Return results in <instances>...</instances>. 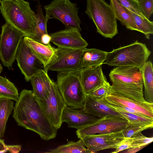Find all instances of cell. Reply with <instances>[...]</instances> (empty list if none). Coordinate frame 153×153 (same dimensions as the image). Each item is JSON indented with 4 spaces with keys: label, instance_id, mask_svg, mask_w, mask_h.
Returning <instances> with one entry per match:
<instances>
[{
    "label": "cell",
    "instance_id": "16",
    "mask_svg": "<svg viewBox=\"0 0 153 153\" xmlns=\"http://www.w3.org/2000/svg\"><path fill=\"white\" fill-rule=\"evenodd\" d=\"M80 78L86 95L107 81L102 71V65L82 69L80 72Z\"/></svg>",
    "mask_w": 153,
    "mask_h": 153
},
{
    "label": "cell",
    "instance_id": "12",
    "mask_svg": "<svg viewBox=\"0 0 153 153\" xmlns=\"http://www.w3.org/2000/svg\"><path fill=\"white\" fill-rule=\"evenodd\" d=\"M124 138L121 131L85 136L80 139L91 153H93L106 149H116Z\"/></svg>",
    "mask_w": 153,
    "mask_h": 153
},
{
    "label": "cell",
    "instance_id": "36",
    "mask_svg": "<svg viewBox=\"0 0 153 153\" xmlns=\"http://www.w3.org/2000/svg\"><path fill=\"white\" fill-rule=\"evenodd\" d=\"M133 140L132 137H125L118 146L115 149V150L111 152L117 153L132 147Z\"/></svg>",
    "mask_w": 153,
    "mask_h": 153
},
{
    "label": "cell",
    "instance_id": "26",
    "mask_svg": "<svg viewBox=\"0 0 153 153\" xmlns=\"http://www.w3.org/2000/svg\"><path fill=\"white\" fill-rule=\"evenodd\" d=\"M48 153H91L85 146L82 141L80 139L75 142L69 141L66 144L57 147L49 150L45 152Z\"/></svg>",
    "mask_w": 153,
    "mask_h": 153
},
{
    "label": "cell",
    "instance_id": "3",
    "mask_svg": "<svg viewBox=\"0 0 153 153\" xmlns=\"http://www.w3.org/2000/svg\"><path fill=\"white\" fill-rule=\"evenodd\" d=\"M151 52L146 45L137 41L107 52L104 64L110 66H133L141 70Z\"/></svg>",
    "mask_w": 153,
    "mask_h": 153
},
{
    "label": "cell",
    "instance_id": "20",
    "mask_svg": "<svg viewBox=\"0 0 153 153\" xmlns=\"http://www.w3.org/2000/svg\"><path fill=\"white\" fill-rule=\"evenodd\" d=\"M47 72L42 70L33 76L30 80L33 91L38 100L45 99L50 91L52 79Z\"/></svg>",
    "mask_w": 153,
    "mask_h": 153
},
{
    "label": "cell",
    "instance_id": "32",
    "mask_svg": "<svg viewBox=\"0 0 153 153\" xmlns=\"http://www.w3.org/2000/svg\"><path fill=\"white\" fill-rule=\"evenodd\" d=\"M125 8L143 18H146L142 12L138 2L134 0H116Z\"/></svg>",
    "mask_w": 153,
    "mask_h": 153
},
{
    "label": "cell",
    "instance_id": "24",
    "mask_svg": "<svg viewBox=\"0 0 153 153\" xmlns=\"http://www.w3.org/2000/svg\"><path fill=\"white\" fill-rule=\"evenodd\" d=\"M111 7L116 19L119 21L127 29L137 30L135 24L126 8L120 4L116 0H109Z\"/></svg>",
    "mask_w": 153,
    "mask_h": 153
},
{
    "label": "cell",
    "instance_id": "31",
    "mask_svg": "<svg viewBox=\"0 0 153 153\" xmlns=\"http://www.w3.org/2000/svg\"><path fill=\"white\" fill-rule=\"evenodd\" d=\"M128 123H153V119L150 117L130 113L119 109H114Z\"/></svg>",
    "mask_w": 153,
    "mask_h": 153
},
{
    "label": "cell",
    "instance_id": "23",
    "mask_svg": "<svg viewBox=\"0 0 153 153\" xmlns=\"http://www.w3.org/2000/svg\"><path fill=\"white\" fill-rule=\"evenodd\" d=\"M140 71L144 88V98L146 101L153 103V69L152 62L147 61Z\"/></svg>",
    "mask_w": 153,
    "mask_h": 153
},
{
    "label": "cell",
    "instance_id": "10",
    "mask_svg": "<svg viewBox=\"0 0 153 153\" xmlns=\"http://www.w3.org/2000/svg\"><path fill=\"white\" fill-rule=\"evenodd\" d=\"M128 123V121L123 117L107 116L91 125L77 130L76 133L80 139L85 136L121 131Z\"/></svg>",
    "mask_w": 153,
    "mask_h": 153
},
{
    "label": "cell",
    "instance_id": "35",
    "mask_svg": "<svg viewBox=\"0 0 153 153\" xmlns=\"http://www.w3.org/2000/svg\"><path fill=\"white\" fill-rule=\"evenodd\" d=\"M138 3L144 16L149 20L153 13V0H140Z\"/></svg>",
    "mask_w": 153,
    "mask_h": 153
},
{
    "label": "cell",
    "instance_id": "18",
    "mask_svg": "<svg viewBox=\"0 0 153 153\" xmlns=\"http://www.w3.org/2000/svg\"><path fill=\"white\" fill-rule=\"evenodd\" d=\"M83 109L86 113L100 118L107 116L123 117L118 112L102 102L100 98L89 94L86 95Z\"/></svg>",
    "mask_w": 153,
    "mask_h": 153
},
{
    "label": "cell",
    "instance_id": "34",
    "mask_svg": "<svg viewBox=\"0 0 153 153\" xmlns=\"http://www.w3.org/2000/svg\"><path fill=\"white\" fill-rule=\"evenodd\" d=\"M111 85L107 81L88 94L98 98L105 97L109 93Z\"/></svg>",
    "mask_w": 153,
    "mask_h": 153
},
{
    "label": "cell",
    "instance_id": "17",
    "mask_svg": "<svg viewBox=\"0 0 153 153\" xmlns=\"http://www.w3.org/2000/svg\"><path fill=\"white\" fill-rule=\"evenodd\" d=\"M104 98L111 103L127 107L153 119V103L139 102L110 93Z\"/></svg>",
    "mask_w": 153,
    "mask_h": 153
},
{
    "label": "cell",
    "instance_id": "7",
    "mask_svg": "<svg viewBox=\"0 0 153 153\" xmlns=\"http://www.w3.org/2000/svg\"><path fill=\"white\" fill-rule=\"evenodd\" d=\"M24 36L20 31L6 23L1 27L0 36V59L9 69L12 67L19 45Z\"/></svg>",
    "mask_w": 153,
    "mask_h": 153
},
{
    "label": "cell",
    "instance_id": "43",
    "mask_svg": "<svg viewBox=\"0 0 153 153\" xmlns=\"http://www.w3.org/2000/svg\"><path fill=\"white\" fill-rule=\"evenodd\" d=\"M1 0H0V3H1Z\"/></svg>",
    "mask_w": 153,
    "mask_h": 153
},
{
    "label": "cell",
    "instance_id": "39",
    "mask_svg": "<svg viewBox=\"0 0 153 153\" xmlns=\"http://www.w3.org/2000/svg\"><path fill=\"white\" fill-rule=\"evenodd\" d=\"M146 146H140L132 147L126 149L127 150L124 152L127 153H135L143 149Z\"/></svg>",
    "mask_w": 153,
    "mask_h": 153
},
{
    "label": "cell",
    "instance_id": "13",
    "mask_svg": "<svg viewBox=\"0 0 153 153\" xmlns=\"http://www.w3.org/2000/svg\"><path fill=\"white\" fill-rule=\"evenodd\" d=\"M51 42L58 47L82 50L88 45L77 29L71 28L61 30L50 34Z\"/></svg>",
    "mask_w": 153,
    "mask_h": 153
},
{
    "label": "cell",
    "instance_id": "5",
    "mask_svg": "<svg viewBox=\"0 0 153 153\" xmlns=\"http://www.w3.org/2000/svg\"><path fill=\"white\" fill-rule=\"evenodd\" d=\"M56 84L67 105L76 109L83 108L86 94L80 78V72L58 73Z\"/></svg>",
    "mask_w": 153,
    "mask_h": 153
},
{
    "label": "cell",
    "instance_id": "41",
    "mask_svg": "<svg viewBox=\"0 0 153 153\" xmlns=\"http://www.w3.org/2000/svg\"><path fill=\"white\" fill-rule=\"evenodd\" d=\"M3 71L2 67L1 65L0 64V74Z\"/></svg>",
    "mask_w": 153,
    "mask_h": 153
},
{
    "label": "cell",
    "instance_id": "33",
    "mask_svg": "<svg viewBox=\"0 0 153 153\" xmlns=\"http://www.w3.org/2000/svg\"><path fill=\"white\" fill-rule=\"evenodd\" d=\"M132 137L133 138L132 147L147 146L151 143L153 140V137H146L141 132L134 135Z\"/></svg>",
    "mask_w": 153,
    "mask_h": 153
},
{
    "label": "cell",
    "instance_id": "27",
    "mask_svg": "<svg viewBox=\"0 0 153 153\" xmlns=\"http://www.w3.org/2000/svg\"><path fill=\"white\" fill-rule=\"evenodd\" d=\"M126 9L134 22L137 31L143 33L147 39H149L150 35L153 33V22L146 18H142L127 9Z\"/></svg>",
    "mask_w": 153,
    "mask_h": 153
},
{
    "label": "cell",
    "instance_id": "9",
    "mask_svg": "<svg viewBox=\"0 0 153 153\" xmlns=\"http://www.w3.org/2000/svg\"><path fill=\"white\" fill-rule=\"evenodd\" d=\"M38 100L46 117L56 128L59 129L62 123L63 111L67 105L56 83L51 80V90L47 97L44 100Z\"/></svg>",
    "mask_w": 153,
    "mask_h": 153
},
{
    "label": "cell",
    "instance_id": "37",
    "mask_svg": "<svg viewBox=\"0 0 153 153\" xmlns=\"http://www.w3.org/2000/svg\"><path fill=\"white\" fill-rule=\"evenodd\" d=\"M7 151L12 153H18L21 149V146L20 145H7Z\"/></svg>",
    "mask_w": 153,
    "mask_h": 153
},
{
    "label": "cell",
    "instance_id": "8",
    "mask_svg": "<svg viewBox=\"0 0 153 153\" xmlns=\"http://www.w3.org/2000/svg\"><path fill=\"white\" fill-rule=\"evenodd\" d=\"M82 50L58 47L56 54L45 70L58 73L79 72L82 70L81 66Z\"/></svg>",
    "mask_w": 153,
    "mask_h": 153
},
{
    "label": "cell",
    "instance_id": "38",
    "mask_svg": "<svg viewBox=\"0 0 153 153\" xmlns=\"http://www.w3.org/2000/svg\"><path fill=\"white\" fill-rule=\"evenodd\" d=\"M51 37L48 33L42 35L41 38V42L44 45H47L50 43Z\"/></svg>",
    "mask_w": 153,
    "mask_h": 153
},
{
    "label": "cell",
    "instance_id": "42",
    "mask_svg": "<svg viewBox=\"0 0 153 153\" xmlns=\"http://www.w3.org/2000/svg\"><path fill=\"white\" fill-rule=\"evenodd\" d=\"M138 2L140 0H134Z\"/></svg>",
    "mask_w": 153,
    "mask_h": 153
},
{
    "label": "cell",
    "instance_id": "21",
    "mask_svg": "<svg viewBox=\"0 0 153 153\" xmlns=\"http://www.w3.org/2000/svg\"><path fill=\"white\" fill-rule=\"evenodd\" d=\"M107 52L96 48L82 50L81 66L82 69L102 65L105 61Z\"/></svg>",
    "mask_w": 153,
    "mask_h": 153
},
{
    "label": "cell",
    "instance_id": "25",
    "mask_svg": "<svg viewBox=\"0 0 153 153\" xmlns=\"http://www.w3.org/2000/svg\"><path fill=\"white\" fill-rule=\"evenodd\" d=\"M14 107L13 100L0 97V138L4 136L7 122Z\"/></svg>",
    "mask_w": 153,
    "mask_h": 153
},
{
    "label": "cell",
    "instance_id": "19",
    "mask_svg": "<svg viewBox=\"0 0 153 153\" xmlns=\"http://www.w3.org/2000/svg\"><path fill=\"white\" fill-rule=\"evenodd\" d=\"M23 40L33 53L44 65L45 68L55 56L56 48L50 43L44 45L29 37L25 36Z\"/></svg>",
    "mask_w": 153,
    "mask_h": 153
},
{
    "label": "cell",
    "instance_id": "40",
    "mask_svg": "<svg viewBox=\"0 0 153 153\" xmlns=\"http://www.w3.org/2000/svg\"><path fill=\"white\" fill-rule=\"evenodd\" d=\"M7 151V150L6 145L4 140L0 138V153H4Z\"/></svg>",
    "mask_w": 153,
    "mask_h": 153
},
{
    "label": "cell",
    "instance_id": "4",
    "mask_svg": "<svg viewBox=\"0 0 153 153\" xmlns=\"http://www.w3.org/2000/svg\"><path fill=\"white\" fill-rule=\"evenodd\" d=\"M85 11L95 24L97 32L105 38H112L118 33L117 19L112 9L105 0H86Z\"/></svg>",
    "mask_w": 153,
    "mask_h": 153
},
{
    "label": "cell",
    "instance_id": "29",
    "mask_svg": "<svg viewBox=\"0 0 153 153\" xmlns=\"http://www.w3.org/2000/svg\"><path fill=\"white\" fill-rule=\"evenodd\" d=\"M19 96L18 90L14 85L7 78L0 76V97L16 101Z\"/></svg>",
    "mask_w": 153,
    "mask_h": 153
},
{
    "label": "cell",
    "instance_id": "22",
    "mask_svg": "<svg viewBox=\"0 0 153 153\" xmlns=\"http://www.w3.org/2000/svg\"><path fill=\"white\" fill-rule=\"evenodd\" d=\"M109 93L139 102H146L144 97L143 87L112 84Z\"/></svg>",
    "mask_w": 153,
    "mask_h": 153
},
{
    "label": "cell",
    "instance_id": "14",
    "mask_svg": "<svg viewBox=\"0 0 153 153\" xmlns=\"http://www.w3.org/2000/svg\"><path fill=\"white\" fill-rule=\"evenodd\" d=\"M109 76L112 84L143 86L141 71L136 67H116L111 70Z\"/></svg>",
    "mask_w": 153,
    "mask_h": 153
},
{
    "label": "cell",
    "instance_id": "11",
    "mask_svg": "<svg viewBox=\"0 0 153 153\" xmlns=\"http://www.w3.org/2000/svg\"><path fill=\"white\" fill-rule=\"evenodd\" d=\"M16 59L27 82L30 81L33 76L45 70L43 64L25 43L23 39L18 49Z\"/></svg>",
    "mask_w": 153,
    "mask_h": 153
},
{
    "label": "cell",
    "instance_id": "2",
    "mask_svg": "<svg viewBox=\"0 0 153 153\" xmlns=\"http://www.w3.org/2000/svg\"><path fill=\"white\" fill-rule=\"evenodd\" d=\"M0 10L6 23L21 32L24 36L33 37L36 16L28 1L1 0Z\"/></svg>",
    "mask_w": 153,
    "mask_h": 153
},
{
    "label": "cell",
    "instance_id": "6",
    "mask_svg": "<svg viewBox=\"0 0 153 153\" xmlns=\"http://www.w3.org/2000/svg\"><path fill=\"white\" fill-rule=\"evenodd\" d=\"M44 8L45 16L48 20L58 19L66 29L75 28L80 31L82 30L78 16L79 8L70 0H53L49 4L45 6Z\"/></svg>",
    "mask_w": 153,
    "mask_h": 153
},
{
    "label": "cell",
    "instance_id": "1",
    "mask_svg": "<svg viewBox=\"0 0 153 153\" xmlns=\"http://www.w3.org/2000/svg\"><path fill=\"white\" fill-rule=\"evenodd\" d=\"M14 107L13 117L17 124L48 141L56 136L57 129L45 114L33 91L24 89Z\"/></svg>",
    "mask_w": 153,
    "mask_h": 153
},
{
    "label": "cell",
    "instance_id": "15",
    "mask_svg": "<svg viewBox=\"0 0 153 153\" xmlns=\"http://www.w3.org/2000/svg\"><path fill=\"white\" fill-rule=\"evenodd\" d=\"M100 118L86 113L82 109H76L66 106L62 114V121L69 128L77 129L91 125Z\"/></svg>",
    "mask_w": 153,
    "mask_h": 153
},
{
    "label": "cell",
    "instance_id": "30",
    "mask_svg": "<svg viewBox=\"0 0 153 153\" xmlns=\"http://www.w3.org/2000/svg\"><path fill=\"white\" fill-rule=\"evenodd\" d=\"M153 123H128L121 131L125 138L131 137L143 131L152 128Z\"/></svg>",
    "mask_w": 153,
    "mask_h": 153
},
{
    "label": "cell",
    "instance_id": "28",
    "mask_svg": "<svg viewBox=\"0 0 153 153\" xmlns=\"http://www.w3.org/2000/svg\"><path fill=\"white\" fill-rule=\"evenodd\" d=\"M36 22L34 34L32 38L41 42V38L42 35L48 33L47 25L48 19L44 16L42 11V5L39 4L37 7Z\"/></svg>",
    "mask_w": 153,
    "mask_h": 153
}]
</instances>
